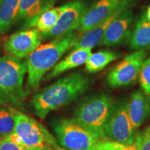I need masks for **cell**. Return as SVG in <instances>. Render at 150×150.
I'll return each mask as SVG.
<instances>
[{
  "instance_id": "cell-1",
  "label": "cell",
  "mask_w": 150,
  "mask_h": 150,
  "mask_svg": "<svg viewBox=\"0 0 150 150\" xmlns=\"http://www.w3.org/2000/svg\"><path fill=\"white\" fill-rule=\"evenodd\" d=\"M91 85V79L80 72L70 73L59 79L33 97V106L35 114L44 119L52 110L74 102Z\"/></svg>"
},
{
  "instance_id": "cell-2",
  "label": "cell",
  "mask_w": 150,
  "mask_h": 150,
  "mask_svg": "<svg viewBox=\"0 0 150 150\" xmlns=\"http://www.w3.org/2000/svg\"><path fill=\"white\" fill-rule=\"evenodd\" d=\"M74 31L54 39L52 42L40 45L28 56L27 63L28 84L35 89L44 75L53 68L67 50H70L78 38Z\"/></svg>"
},
{
  "instance_id": "cell-3",
  "label": "cell",
  "mask_w": 150,
  "mask_h": 150,
  "mask_svg": "<svg viewBox=\"0 0 150 150\" xmlns=\"http://www.w3.org/2000/svg\"><path fill=\"white\" fill-rule=\"evenodd\" d=\"M114 104L112 97L108 94L92 95L79 106L74 118L99 140H107L105 129Z\"/></svg>"
},
{
  "instance_id": "cell-4",
  "label": "cell",
  "mask_w": 150,
  "mask_h": 150,
  "mask_svg": "<svg viewBox=\"0 0 150 150\" xmlns=\"http://www.w3.org/2000/svg\"><path fill=\"white\" fill-rule=\"evenodd\" d=\"M53 130L58 144L66 150H93L101 140L74 118L57 120Z\"/></svg>"
},
{
  "instance_id": "cell-5",
  "label": "cell",
  "mask_w": 150,
  "mask_h": 150,
  "mask_svg": "<svg viewBox=\"0 0 150 150\" xmlns=\"http://www.w3.org/2000/svg\"><path fill=\"white\" fill-rule=\"evenodd\" d=\"M27 63L10 55L0 57V99H16L24 95Z\"/></svg>"
},
{
  "instance_id": "cell-6",
  "label": "cell",
  "mask_w": 150,
  "mask_h": 150,
  "mask_svg": "<svg viewBox=\"0 0 150 150\" xmlns=\"http://www.w3.org/2000/svg\"><path fill=\"white\" fill-rule=\"evenodd\" d=\"M25 145L34 147L61 148L57 140L49 131L33 118L19 111L16 114L15 131Z\"/></svg>"
},
{
  "instance_id": "cell-7",
  "label": "cell",
  "mask_w": 150,
  "mask_h": 150,
  "mask_svg": "<svg viewBox=\"0 0 150 150\" xmlns=\"http://www.w3.org/2000/svg\"><path fill=\"white\" fill-rule=\"evenodd\" d=\"M135 131L128 114L127 101L115 103L105 129L106 139L133 145L136 136Z\"/></svg>"
},
{
  "instance_id": "cell-8",
  "label": "cell",
  "mask_w": 150,
  "mask_h": 150,
  "mask_svg": "<svg viewBox=\"0 0 150 150\" xmlns=\"http://www.w3.org/2000/svg\"><path fill=\"white\" fill-rule=\"evenodd\" d=\"M146 50L134 51L112 67L106 76V83L110 88H120L134 84L140 74L142 63L147 58Z\"/></svg>"
},
{
  "instance_id": "cell-9",
  "label": "cell",
  "mask_w": 150,
  "mask_h": 150,
  "mask_svg": "<svg viewBox=\"0 0 150 150\" xmlns=\"http://www.w3.org/2000/svg\"><path fill=\"white\" fill-rule=\"evenodd\" d=\"M87 7L82 0H74L60 6L61 14L56 24L50 31L42 33V36L56 39L74 31Z\"/></svg>"
},
{
  "instance_id": "cell-10",
  "label": "cell",
  "mask_w": 150,
  "mask_h": 150,
  "mask_svg": "<svg viewBox=\"0 0 150 150\" xmlns=\"http://www.w3.org/2000/svg\"><path fill=\"white\" fill-rule=\"evenodd\" d=\"M133 8L134 7L127 9L115 19L106 30L99 45L117 47L128 44L136 21Z\"/></svg>"
},
{
  "instance_id": "cell-11",
  "label": "cell",
  "mask_w": 150,
  "mask_h": 150,
  "mask_svg": "<svg viewBox=\"0 0 150 150\" xmlns=\"http://www.w3.org/2000/svg\"><path fill=\"white\" fill-rule=\"evenodd\" d=\"M138 0H122L117 8L110 13L109 16L93 29L83 33L78 37L70 50L72 51L78 49H89L92 50L95 46L99 45L104 37L105 31L109 25L121 15L124 11L131 7H134L137 4Z\"/></svg>"
},
{
  "instance_id": "cell-12",
  "label": "cell",
  "mask_w": 150,
  "mask_h": 150,
  "mask_svg": "<svg viewBox=\"0 0 150 150\" xmlns=\"http://www.w3.org/2000/svg\"><path fill=\"white\" fill-rule=\"evenodd\" d=\"M42 38L35 28L21 30L7 39L4 43V50L8 55L19 59H24L40 45Z\"/></svg>"
},
{
  "instance_id": "cell-13",
  "label": "cell",
  "mask_w": 150,
  "mask_h": 150,
  "mask_svg": "<svg viewBox=\"0 0 150 150\" xmlns=\"http://www.w3.org/2000/svg\"><path fill=\"white\" fill-rule=\"evenodd\" d=\"M122 0H97L87 7L75 31L82 33L93 29L109 16Z\"/></svg>"
},
{
  "instance_id": "cell-14",
  "label": "cell",
  "mask_w": 150,
  "mask_h": 150,
  "mask_svg": "<svg viewBox=\"0 0 150 150\" xmlns=\"http://www.w3.org/2000/svg\"><path fill=\"white\" fill-rule=\"evenodd\" d=\"M127 110L131 122L136 130L149 117V97L141 90H137L127 101Z\"/></svg>"
},
{
  "instance_id": "cell-15",
  "label": "cell",
  "mask_w": 150,
  "mask_h": 150,
  "mask_svg": "<svg viewBox=\"0 0 150 150\" xmlns=\"http://www.w3.org/2000/svg\"><path fill=\"white\" fill-rule=\"evenodd\" d=\"M128 44L129 49L133 51L150 47V22L146 17L145 11H142L136 20Z\"/></svg>"
},
{
  "instance_id": "cell-16",
  "label": "cell",
  "mask_w": 150,
  "mask_h": 150,
  "mask_svg": "<svg viewBox=\"0 0 150 150\" xmlns=\"http://www.w3.org/2000/svg\"><path fill=\"white\" fill-rule=\"evenodd\" d=\"M91 54V50L89 49H78L72 51L66 58L54 65L51 72L47 75L46 79L51 80L66 71L85 64Z\"/></svg>"
},
{
  "instance_id": "cell-17",
  "label": "cell",
  "mask_w": 150,
  "mask_h": 150,
  "mask_svg": "<svg viewBox=\"0 0 150 150\" xmlns=\"http://www.w3.org/2000/svg\"><path fill=\"white\" fill-rule=\"evenodd\" d=\"M60 14V7H49L24 22L23 29L35 28L41 34L47 33L54 27Z\"/></svg>"
},
{
  "instance_id": "cell-18",
  "label": "cell",
  "mask_w": 150,
  "mask_h": 150,
  "mask_svg": "<svg viewBox=\"0 0 150 150\" xmlns=\"http://www.w3.org/2000/svg\"><path fill=\"white\" fill-rule=\"evenodd\" d=\"M20 0H0V33H5L16 22Z\"/></svg>"
},
{
  "instance_id": "cell-19",
  "label": "cell",
  "mask_w": 150,
  "mask_h": 150,
  "mask_svg": "<svg viewBox=\"0 0 150 150\" xmlns=\"http://www.w3.org/2000/svg\"><path fill=\"white\" fill-rule=\"evenodd\" d=\"M120 52L103 50L91 54L86 62V71L88 73H95L103 70L105 67L119 59Z\"/></svg>"
},
{
  "instance_id": "cell-20",
  "label": "cell",
  "mask_w": 150,
  "mask_h": 150,
  "mask_svg": "<svg viewBox=\"0 0 150 150\" xmlns=\"http://www.w3.org/2000/svg\"><path fill=\"white\" fill-rule=\"evenodd\" d=\"M55 1L56 0H20L16 22H27L44 9L53 6Z\"/></svg>"
},
{
  "instance_id": "cell-21",
  "label": "cell",
  "mask_w": 150,
  "mask_h": 150,
  "mask_svg": "<svg viewBox=\"0 0 150 150\" xmlns=\"http://www.w3.org/2000/svg\"><path fill=\"white\" fill-rule=\"evenodd\" d=\"M17 110L8 106H0V136L13 134L16 128Z\"/></svg>"
},
{
  "instance_id": "cell-22",
  "label": "cell",
  "mask_w": 150,
  "mask_h": 150,
  "mask_svg": "<svg viewBox=\"0 0 150 150\" xmlns=\"http://www.w3.org/2000/svg\"><path fill=\"white\" fill-rule=\"evenodd\" d=\"M139 82L142 91L150 97V56L142 63L139 74Z\"/></svg>"
},
{
  "instance_id": "cell-23",
  "label": "cell",
  "mask_w": 150,
  "mask_h": 150,
  "mask_svg": "<svg viewBox=\"0 0 150 150\" xmlns=\"http://www.w3.org/2000/svg\"><path fill=\"white\" fill-rule=\"evenodd\" d=\"M93 150H135L134 145H124L110 140H100Z\"/></svg>"
},
{
  "instance_id": "cell-24",
  "label": "cell",
  "mask_w": 150,
  "mask_h": 150,
  "mask_svg": "<svg viewBox=\"0 0 150 150\" xmlns=\"http://www.w3.org/2000/svg\"><path fill=\"white\" fill-rule=\"evenodd\" d=\"M135 150H150V130L146 128L136 136L134 143Z\"/></svg>"
},
{
  "instance_id": "cell-25",
  "label": "cell",
  "mask_w": 150,
  "mask_h": 150,
  "mask_svg": "<svg viewBox=\"0 0 150 150\" xmlns=\"http://www.w3.org/2000/svg\"><path fill=\"white\" fill-rule=\"evenodd\" d=\"M51 147H34L18 145L7 140L4 137L0 138V150H44Z\"/></svg>"
},
{
  "instance_id": "cell-26",
  "label": "cell",
  "mask_w": 150,
  "mask_h": 150,
  "mask_svg": "<svg viewBox=\"0 0 150 150\" xmlns=\"http://www.w3.org/2000/svg\"><path fill=\"white\" fill-rule=\"evenodd\" d=\"M145 15L147 17V20L150 22V6H148L147 10L145 11Z\"/></svg>"
},
{
  "instance_id": "cell-27",
  "label": "cell",
  "mask_w": 150,
  "mask_h": 150,
  "mask_svg": "<svg viewBox=\"0 0 150 150\" xmlns=\"http://www.w3.org/2000/svg\"><path fill=\"white\" fill-rule=\"evenodd\" d=\"M51 150H66V149H63V148H60V149H52Z\"/></svg>"
},
{
  "instance_id": "cell-28",
  "label": "cell",
  "mask_w": 150,
  "mask_h": 150,
  "mask_svg": "<svg viewBox=\"0 0 150 150\" xmlns=\"http://www.w3.org/2000/svg\"><path fill=\"white\" fill-rule=\"evenodd\" d=\"M52 149H53V148H48V149H44V150H51Z\"/></svg>"
},
{
  "instance_id": "cell-29",
  "label": "cell",
  "mask_w": 150,
  "mask_h": 150,
  "mask_svg": "<svg viewBox=\"0 0 150 150\" xmlns=\"http://www.w3.org/2000/svg\"><path fill=\"white\" fill-rule=\"evenodd\" d=\"M147 129H149V130H150V126H149V127H148Z\"/></svg>"
}]
</instances>
